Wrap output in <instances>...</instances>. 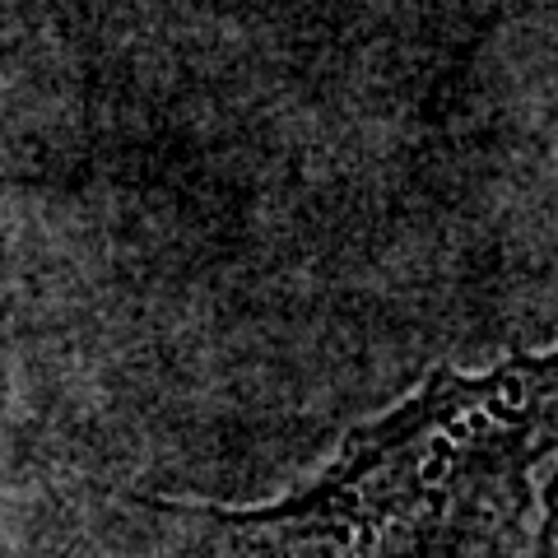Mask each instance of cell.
Wrapping results in <instances>:
<instances>
[{
  "label": "cell",
  "instance_id": "1",
  "mask_svg": "<svg viewBox=\"0 0 558 558\" xmlns=\"http://www.w3.org/2000/svg\"><path fill=\"white\" fill-rule=\"evenodd\" d=\"M554 438V363L438 373L299 498L209 512L229 558H521Z\"/></svg>",
  "mask_w": 558,
  "mask_h": 558
}]
</instances>
